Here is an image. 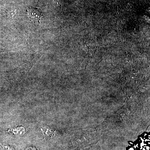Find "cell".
Returning <instances> with one entry per match:
<instances>
[{
  "mask_svg": "<svg viewBox=\"0 0 150 150\" xmlns=\"http://www.w3.org/2000/svg\"><path fill=\"white\" fill-rule=\"evenodd\" d=\"M28 17L30 20L35 23H40V21L43 18V14L37 8L30 7L27 9Z\"/></svg>",
  "mask_w": 150,
  "mask_h": 150,
  "instance_id": "cell-1",
  "label": "cell"
},
{
  "mask_svg": "<svg viewBox=\"0 0 150 150\" xmlns=\"http://www.w3.org/2000/svg\"><path fill=\"white\" fill-rule=\"evenodd\" d=\"M2 150H14L12 148L8 146H4L2 147Z\"/></svg>",
  "mask_w": 150,
  "mask_h": 150,
  "instance_id": "cell-2",
  "label": "cell"
},
{
  "mask_svg": "<svg viewBox=\"0 0 150 150\" xmlns=\"http://www.w3.org/2000/svg\"><path fill=\"white\" fill-rule=\"evenodd\" d=\"M26 150H36V149L35 148H33L32 147H30L28 148V149H26Z\"/></svg>",
  "mask_w": 150,
  "mask_h": 150,
  "instance_id": "cell-3",
  "label": "cell"
}]
</instances>
